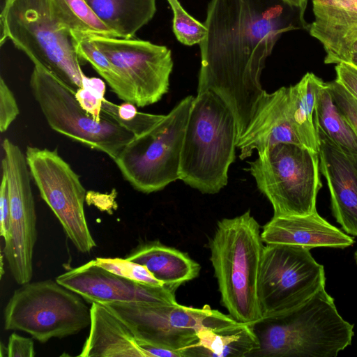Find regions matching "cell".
Listing matches in <instances>:
<instances>
[{
    "label": "cell",
    "mask_w": 357,
    "mask_h": 357,
    "mask_svg": "<svg viewBox=\"0 0 357 357\" xmlns=\"http://www.w3.org/2000/svg\"><path fill=\"white\" fill-rule=\"evenodd\" d=\"M115 66L130 93L131 103L145 107L167 93L173 68L171 50L149 41L86 35Z\"/></svg>",
    "instance_id": "cell-14"
},
{
    "label": "cell",
    "mask_w": 357,
    "mask_h": 357,
    "mask_svg": "<svg viewBox=\"0 0 357 357\" xmlns=\"http://www.w3.org/2000/svg\"><path fill=\"white\" fill-rule=\"evenodd\" d=\"M12 1H13V0H5V3H4V5H6V4H7V3H10V2H11Z\"/></svg>",
    "instance_id": "cell-40"
},
{
    "label": "cell",
    "mask_w": 357,
    "mask_h": 357,
    "mask_svg": "<svg viewBox=\"0 0 357 357\" xmlns=\"http://www.w3.org/2000/svg\"><path fill=\"white\" fill-rule=\"evenodd\" d=\"M319 168L331 193L333 216L347 234L357 236V154L344 151L321 132Z\"/></svg>",
    "instance_id": "cell-16"
},
{
    "label": "cell",
    "mask_w": 357,
    "mask_h": 357,
    "mask_svg": "<svg viewBox=\"0 0 357 357\" xmlns=\"http://www.w3.org/2000/svg\"><path fill=\"white\" fill-rule=\"evenodd\" d=\"M354 258L356 264H357V250L354 252Z\"/></svg>",
    "instance_id": "cell-39"
},
{
    "label": "cell",
    "mask_w": 357,
    "mask_h": 357,
    "mask_svg": "<svg viewBox=\"0 0 357 357\" xmlns=\"http://www.w3.org/2000/svg\"><path fill=\"white\" fill-rule=\"evenodd\" d=\"M282 0H211L201 42L197 93L211 91L235 118L238 139L266 91L260 77L280 36L297 29L284 16ZM238 141V140H237Z\"/></svg>",
    "instance_id": "cell-1"
},
{
    "label": "cell",
    "mask_w": 357,
    "mask_h": 357,
    "mask_svg": "<svg viewBox=\"0 0 357 357\" xmlns=\"http://www.w3.org/2000/svg\"><path fill=\"white\" fill-rule=\"evenodd\" d=\"M136 107L129 102L116 105L105 98L102 113L132 132L134 137L148 132L165 116L139 112Z\"/></svg>",
    "instance_id": "cell-28"
},
{
    "label": "cell",
    "mask_w": 357,
    "mask_h": 357,
    "mask_svg": "<svg viewBox=\"0 0 357 357\" xmlns=\"http://www.w3.org/2000/svg\"><path fill=\"white\" fill-rule=\"evenodd\" d=\"M238 140L233 113L217 94L194 97L181 153L179 178L202 193L215 194L227 184Z\"/></svg>",
    "instance_id": "cell-3"
},
{
    "label": "cell",
    "mask_w": 357,
    "mask_h": 357,
    "mask_svg": "<svg viewBox=\"0 0 357 357\" xmlns=\"http://www.w3.org/2000/svg\"><path fill=\"white\" fill-rule=\"evenodd\" d=\"M290 7L296 8L298 11V17L303 26L305 28L307 26L304 20V13L307 3V0H282Z\"/></svg>",
    "instance_id": "cell-37"
},
{
    "label": "cell",
    "mask_w": 357,
    "mask_h": 357,
    "mask_svg": "<svg viewBox=\"0 0 357 357\" xmlns=\"http://www.w3.org/2000/svg\"><path fill=\"white\" fill-rule=\"evenodd\" d=\"M335 72V80L357 98V67L351 63L342 62L336 64Z\"/></svg>",
    "instance_id": "cell-35"
},
{
    "label": "cell",
    "mask_w": 357,
    "mask_h": 357,
    "mask_svg": "<svg viewBox=\"0 0 357 357\" xmlns=\"http://www.w3.org/2000/svg\"><path fill=\"white\" fill-rule=\"evenodd\" d=\"M317 130L344 151L357 154V136L335 104L327 82L321 89L315 109Z\"/></svg>",
    "instance_id": "cell-25"
},
{
    "label": "cell",
    "mask_w": 357,
    "mask_h": 357,
    "mask_svg": "<svg viewBox=\"0 0 357 357\" xmlns=\"http://www.w3.org/2000/svg\"><path fill=\"white\" fill-rule=\"evenodd\" d=\"M263 243L250 211L219 221L210 241V260L222 304L238 322L252 324L262 318L257 282Z\"/></svg>",
    "instance_id": "cell-4"
},
{
    "label": "cell",
    "mask_w": 357,
    "mask_h": 357,
    "mask_svg": "<svg viewBox=\"0 0 357 357\" xmlns=\"http://www.w3.org/2000/svg\"><path fill=\"white\" fill-rule=\"evenodd\" d=\"M279 143L301 144L296 133L290 106L289 87H281L272 93H266L236 148L244 160L254 150L259 153ZM302 145V144H301Z\"/></svg>",
    "instance_id": "cell-18"
},
{
    "label": "cell",
    "mask_w": 357,
    "mask_h": 357,
    "mask_svg": "<svg viewBox=\"0 0 357 357\" xmlns=\"http://www.w3.org/2000/svg\"><path fill=\"white\" fill-rule=\"evenodd\" d=\"M73 36L77 41V53L82 61L89 62L93 66L120 100L131 102L128 89L111 61L86 35L73 34Z\"/></svg>",
    "instance_id": "cell-27"
},
{
    "label": "cell",
    "mask_w": 357,
    "mask_h": 357,
    "mask_svg": "<svg viewBox=\"0 0 357 357\" xmlns=\"http://www.w3.org/2000/svg\"><path fill=\"white\" fill-rule=\"evenodd\" d=\"M34 99L56 132L114 160L134 135L105 115L96 121L76 100L75 93L43 67L34 65L29 81Z\"/></svg>",
    "instance_id": "cell-9"
},
{
    "label": "cell",
    "mask_w": 357,
    "mask_h": 357,
    "mask_svg": "<svg viewBox=\"0 0 357 357\" xmlns=\"http://www.w3.org/2000/svg\"><path fill=\"white\" fill-rule=\"evenodd\" d=\"M248 169L272 204L274 217L317 211L321 183L319 153L301 144L279 143L258 153Z\"/></svg>",
    "instance_id": "cell-6"
},
{
    "label": "cell",
    "mask_w": 357,
    "mask_h": 357,
    "mask_svg": "<svg viewBox=\"0 0 357 357\" xmlns=\"http://www.w3.org/2000/svg\"><path fill=\"white\" fill-rule=\"evenodd\" d=\"M348 63H351L354 66L357 67V52L353 55L350 62H348Z\"/></svg>",
    "instance_id": "cell-38"
},
{
    "label": "cell",
    "mask_w": 357,
    "mask_h": 357,
    "mask_svg": "<svg viewBox=\"0 0 357 357\" xmlns=\"http://www.w3.org/2000/svg\"><path fill=\"white\" fill-rule=\"evenodd\" d=\"M119 38H132L156 11V0H86Z\"/></svg>",
    "instance_id": "cell-24"
},
{
    "label": "cell",
    "mask_w": 357,
    "mask_h": 357,
    "mask_svg": "<svg viewBox=\"0 0 357 357\" xmlns=\"http://www.w3.org/2000/svg\"><path fill=\"white\" fill-rule=\"evenodd\" d=\"M146 267L164 285L176 291L183 283L196 278L199 264L186 253L158 241L142 243L125 257Z\"/></svg>",
    "instance_id": "cell-21"
},
{
    "label": "cell",
    "mask_w": 357,
    "mask_h": 357,
    "mask_svg": "<svg viewBox=\"0 0 357 357\" xmlns=\"http://www.w3.org/2000/svg\"><path fill=\"white\" fill-rule=\"evenodd\" d=\"M4 328L20 331L40 342L79 333L91 324V307L55 280L27 282L17 289L4 310Z\"/></svg>",
    "instance_id": "cell-7"
},
{
    "label": "cell",
    "mask_w": 357,
    "mask_h": 357,
    "mask_svg": "<svg viewBox=\"0 0 357 357\" xmlns=\"http://www.w3.org/2000/svg\"><path fill=\"white\" fill-rule=\"evenodd\" d=\"M78 356L145 357L128 325L98 303H91L90 331Z\"/></svg>",
    "instance_id": "cell-20"
},
{
    "label": "cell",
    "mask_w": 357,
    "mask_h": 357,
    "mask_svg": "<svg viewBox=\"0 0 357 357\" xmlns=\"http://www.w3.org/2000/svg\"><path fill=\"white\" fill-rule=\"evenodd\" d=\"M251 325L259 347L250 357H336L354 336L325 288L295 310Z\"/></svg>",
    "instance_id": "cell-2"
},
{
    "label": "cell",
    "mask_w": 357,
    "mask_h": 357,
    "mask_svg": "<svg viewBox=\"0 0 357 357\" xmlns=\"http://www.w3.org/2000/svg\"><path fill=\"white\" fill-rule=\"evenodd\" d=\"M314 19L307 27L322 45L326 64L350 62L357 52V0H312Z\"/></svg>",
    "instance_id": "cell-17"
},
{
    "label": "cell",
    "mask_w": 357,
    "mask_h": 357,
    "mask_svg": "<svg viewBox=\"0 0 357 357\" xmlns=\"http://www.w3.org/2000/svg\"><path fill=\"white\" fill-rule=\"evenodd\" d=\"M325 82L312 73H307L295 85L289 87L294 129L302 145L319 153V137L315 123V109Z\"/></svg>",
    "instance_id": "cell-23"
},
{
    "label": "cell",
    "mask_w": 357,
    "mask_h": 357,
    "mask_svg": "<svg viewBox=\"0 0 357 357\" xmlns=\"http://www.w3.org/2000/svg\"><path fill=\"white\" fill-rule=\"evenodd\" d=\"M7 352L8 357H33L36 355L33 341L13 333L8 338Z\"/></svg>",
    "instance_id": "cell-34"
},
{
    "label": "cell",
    "mask_w": 357,
    "mask_h": 357,
    "mask_svg": "<svg viewBox=\"0 0 357 357\" xmlns=\"http://www.w3.org/2000/svg\"><path fill=\"white\" fill-rule=\"evenodd\" d=\"M2 45L6 38L75 93L84 75L73 33L55 17L50 0H13L1 14Z\"/></svg>",
    "instance_id": "cell-5"
},
{
    "label": "cell",
    "mask_w": 357,
    "mask_h": 357,
    "mask_svg": "<svg viewBox=\"0 0 357 357\" xmlns=\"http://www.w3.org/2000/svg\"><path fill=\"white\" fill-rule=\"evenodd\" d=\"M1 235L6 242L10 230V203L6 175L2 173L0 188Z\"/></svg>",
    "instance_id": "cell-36"
},
{
    "label": "cell",
    "mask_w": 357,
    "mask_h": 357,
    "mask_svg": "<svg viewBox=\"0 0 357 357\" xmlns=\"http://www.w3.org/2000/svg\"><path fill=\"white\" fill-rule=\"evenodd\" d=\"M122 319L135 337L178 352L194 343L199 331L215 329L237 321L229 314L213 310L173 305L138 303L102 304ZM182 357V356H181Z\"/></svg>",
    "instance_id": "cell-11"
},
{
    "label": "cell",
    "mask_w": 357,
    "mask_h": 357,
    "mask_svg": "<svg viewBox=\"0 0 357 357\" xmlns=\"http://www.w3.org/2000/svg\"><path fill=\"white\" fill-rule=\"evenodd\" d=\"M2 173L7 178L10 203L9 237L3 248L11 275L20 284L33 276V249L37 238L36 214L26 155L9 139L2 143Z\"/></svg>",
    "instance_id": "cell-13"
},
{
    "label": "cell",
    "mask_w": 357,
    "mask_h": 357,
    "mask_svg": "<svg viewBox=\"0 0 357 357\" xmlns=\"http://www.w3.org/2000/svg\"><path fill=\"white\" fill-rule=\"evenodd\" d=\"M20 114L16 99L3 78L0 79V131L6 132Z\"/></svg>",
    "instance_id": "cell-33"
},
{
    "label": "cell",
    "mask_w": 357,
    "mask_h": 357,
    "mask_svg": "<svg viewBox=\"0 0 357 357\" xmlns=\"http://www.w3.org/2000/svg\"><path fill=\"white\" fill-rule=\"evenodd\" d=\"M327 85L335 104L357 136V98L335 79Z\"/></svg>",
    "instance_id": "cell-32"
},
{
    "label": "cell",
    "mask_w": 357,
    "mask_h": 357,
    "mask_svg": "<svg viewBox=\"0 0 357 357\" xmlns=\"http://www.w3.org/2000/svg\"><path fill=\"white\" fill-rule=\"evenodd\" d=\"M259 347L257 337L251 324L236 321L215 328H204L197 340L183 349L182 357H250Z\"/></svg>",
    "instance_id": "cell-22"
},
{
    "label": "cell",
    "mask_w": 357,
    "mask_h": 357,
    "mask_svg": "<svg viewBox=\"0 0 357 357\" xmlns=\"http://www.w3.org/2000/svg\"><path fill=\"white\" fill-rule=\"evenodd\" d=\"M94 261L104 269L131 280L154 287L165 286L146 267L126 258L98 257Z\"/></svg>",
    "instance_id": "cell-30"
},
{
    "label": "cell",
    "mask_w": 357,
    "mask_h": 357,
    "mask_svg": "<svg viewBox=\"0 0 357 357\" xmlns=\"http://www.w3.org/2000/svg\"><path fill=\"white\" fill-rule=\"evenodd\" d=\"M52 13L73 34L119 38L86 0H50Z\"/></svg>",
    "instance_id": "cell-26"
},
{
    "label": "cell",
    "mask_w": 357,
    "mask_h": 357,
    "mask_svg": "<svg viewBox=\"0 0 357 357\" xmlns=\"http://www.w3.org/2000/svg\"><path fill=\"white\" fill-rule=\"evenodd\" d=\"M325 284L324 267L314 259L310 249L266 244L257 282L262 318L295 310L325 288Z\"/></svg>",
    "instance_id": "cell-10"
},
{
    "label": "cell",
    "mask_w": 357,
    "mask_h": 357,
    "mask_svg": "<svg viewBox=\"0 0 357 357\" xmlns=\"http://www.w3.org/2000/svg\"><path fill=\"white\" fill-rule=\"evenodd\" d=\"M105 91V83L101 79L84 75L82 87L75 93L80 106L96 121H100L104 118L102 106Z\"/></svg>",
    "instance_id": "cell-31"
},
{
    "label": "cell",
    "mask_w": 357,
    "mask_h": 357,
    "mask_svg": "<svg viewBox=\"0 0 357 357\" xmlns=\"http://www.w3.org/2000/svg\"><path fill=\"white\" fill-rule=\"evenodd\" d=\"M193 98H183L148 132L129 142L114 160L136 190L149 194L180 179L181 153Z\"/></svg>",
    "instance_id": "cell-8"
},
{
    "label": "cell",
    "mask_w": 357,
    "mask_h": 357,
    "mask_svg": "<svg viewBox=\"0 0 357 357\" xmlns=\"http://www.w3.org/2000/svg\"><path fill=\"white\" fill-rule=\"evenodd\" d=\"M56 281L90 303H177L175 291L167 287L147 285L114 274L98 266L94 259L59 275Z\"/></svg>",
    "instance_id": "cell-15"
},
{
    "label": "cell",
    "mask_w": 357,
    "mask_h": 357,
    "mask_svg": "<svg viewBox=\"0 0 357 357\" xmlns=\"http://www.w3.org/2000/svg\"><path fill=\"white\" fill-rule=\"evenodd\" d=\"M266 244H282L308 249L319 247L344 249L354 239L332 225L317 211L307 215L274 217L262 228Z\"/></svg>",
    "instance_id": "cell-19"
},
{
    "label": "cell",
    "mask_w": 357,
    "mask_h": 357,
    "mask_svg": "<svg viewBox=\"0 0 357 357\" xmlns=\"http://www.w3.org/2000/svg\"><path fill=\"white\" fill-rule=\"evenodd\" d=\"M167 1L173 10V31L177 40L188 46L200 44L207 33L206 25L190 15L178 0Z\"/></svg>",
    "instance_id": "cell-29"
},
{
    "label": "cell",
    "mask_w": 357,
    "mask_h": 357,
    "mask_svg": "<svg viewBox=\"0 0 357 357\" xmlns=\"http://www.w3.org/2000/svg\"><path fill=\"white\" fill-rule=\"evenodd\" d=\"M26 162L42 199L60 222L76 249L88 253L96 246L85 216L86 190L79 176L56 150L27 146Z\"/></svg>",
    "instance_id": "cell-12"
}]
</instances>
